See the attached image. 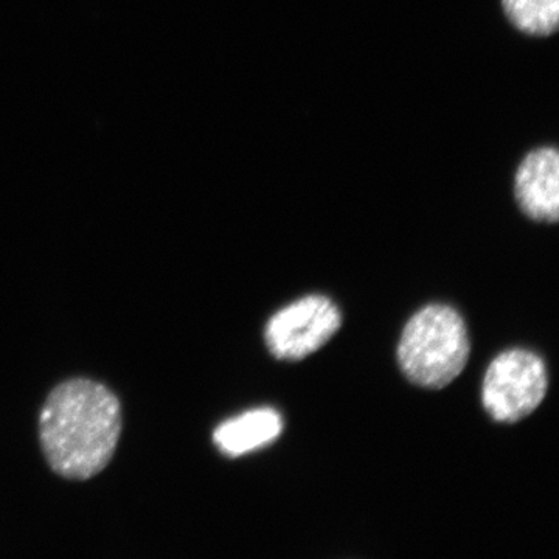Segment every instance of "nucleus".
I'll return each mask as SVG.
<instances>
[{"label":"nucleus","mask_w":559,"mask_h":559,"mask_svg":"<svg viewBox=\"0 0 559 559\" xmlns=\"http://www.w3.org/2000/svg\"><path fill=\"white\" fill-rule=\"evenodd\" d=\"M121 433V406L100 382L70 380L50 393L39 418L44 455L66 479L97 476L112 460Z\"/></svg>","instance_id":"1"},{"label":"nucleus","mask_w":559,"mask_h":559,"mask_svg":"<svg viewBox=\"0 0 559 559\" xmlns=\"http://www.w3.org/2000/svg\"><path fill=\"white\" fill-rule=\"evenodd\" d=\"M283 426L277 411L261 407L224 421L213 432V441L227 457H241L274 443L282 436Z\"/></svg>","instance_id":"6"},{"label":"nucleus","mask_w":559,"mask_h":559,"mask_svg":"<svg viewBox=\"0 0 559 559\" xmlns=\"http://www.w3.org/2000/svg\"><path fill=\"white\" fill-rule=\"evenodd\" d=\"M514 194L524 215L539 223L559 218V156L555 148L532 151L518 168Z\"/></svg>","instance_id":"5"},{"label":"nucleus","mask_w":559,"mask_h":559,"mask_svg":"<svg viewBox=\"0 0 559 559\" xmlns=\"http://www.w3.org/2000/svg\"><path fill=\"white\" fill-rule=\"evenodd\" d=\"M503 11L514 27L532 36L557 31L559 0H502Z\"/></svg>","instance_id":"7"},{"label":"nucleus","mask_w":559,"mask_h":559,"mask_svg":"<svg viewBox=\"0 0 559 559\" xmlns=\"http://www.w3.org/2000/svg\"><path fill=\"white\" fill-rule=\"evenodd\" d=\"M471 352L465 320L448 305L423 308L404 326L399 364L404 377L423 389L439 390L457 380Z\"/></svg>","instance_id":"2"},{"label":"nucleus","mask_w":559,"mask_h":559,"mask_svg":"<svg viewBox=\"0 0 559 559\" xmlns=\"http://www.w3.org/2000/svg\"><path fill=\"white\" fill-rule=\"evenodd\" d=\"M341 325L340 308L329 297L308 296L272 316L264 342L274 358L301 360L322 348Z\"/></svg>","instance_id":"4"},{"label":"nucleus","mask_w":559,"mask_h":559,"mask_svg":"<svg viewBox=\"0 0 559 559\" xmlns=\"http://www.w3.org/2000/svg\"><path fill=\"white\" fill-rule=\"evenodd\" d=\"M544 360L528 349L503 352L489 364L481 385V403L499 423L521 421L538 409L547 392Z\"/></svg>","instance_id":"3"}]
</instances>
